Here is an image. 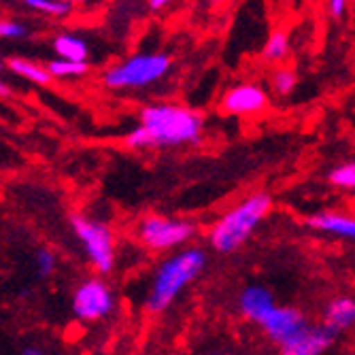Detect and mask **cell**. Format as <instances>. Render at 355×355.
<instances>
[{
	"label": "cell",
	"instance_id": "cb8c5ba5",
	"mask_svg": "<svg viewBox=\"0 0 355 355\" xmlns=\"http://www.w3.org/2000/svg\"><path fill=\"white\" fill-rule=\"evenodd\" d=\"M171 3H168V0H149V3H147V7L151 9V11H159V9H166Z\"/></svg>",
	"mask_w": 355,
	"mask_h": 355
},
{
	"label": "cell",
	"instance_id": "8992f818",
	"mask_svg": "<svg viewBox=\"0 0 355 355\" xmlns=\"http://www.w3.org/2000/svg\"><path fill=\"white\" fill-rule=\"evenodd\" d=\"M193 234H196V225L191 221L166 215H147L137 230L139 241L151 251H171L185 247Z\"/></svg>",
	"mask_w": 355,
	"mask_h": 355
},
{
	"label": "cell",
	"instance_id": "5b68a950",
	"mask_svg": "<svg viewBox=\"0 0 355 355\" xmlns=\"http://www.w3.org/2000/svg\"><path fill=\"white\" fill-rule=\"evenodd\" d=\"M71 228L79 239L89 264L101 275H109L115 266V239L107 223L85 215H71Z\"/></svg>",
	"mask_w": 355,
	"mask_h": 355
},
{
	"label": "cell",
	"instance_id": "484cf974",
	"mask_svg": "<svg viewBox=\"0 0 355 355\" xmlns=\"http://www.w3.org/2000/svg\"><path fill=\"white\" fill-rule=\"evenodd\" d=\"M0 96H5V98H7V96H11V89L7 87L5 81H0Z\"/></svg>",
	"mask_w": 355,
	"mask_h": 355
},
{
	"label": "cell",
	"instance_id": "7c38bea8",
	"mask_svg": "<svg viewBox=\"0 0 355 355\" xmlns=\"http://www.w3.org/2000/svg\"><path fill=\"white\" fill-rule=\"evenodd\" d=\"M306 225L315 232L332 234L343 241H355V215L345 211H319L306 217Z\"/></svg>",
	"mask_w": 355,
	"mask_h": 355
},
{
	"label": "cell",
	"instance_id": "7a4b0ae2",
	"mask_svg": "<svg viewBox=\"0 0 355 355\" xmlns=\"http://www.w3.org/2000/svg\"><path fill=\"white\" fill-rule=\"evenodd\" d=\"M207 266V253L200 247H183L181 251L168 255L155 268L149 292L145 298L147 313H164L183 289H187L200 277Z\"/></svg>",
	"mask_w": 355,
	"mask_h": 355
},
{
	"label": "cell",
	"instance_id": "83f0119b",
	"mask_svg": "<svg viewBox=\"0 0 355 355\" xmlns=\"http://www.w3.org/2000/svg\"><path fill=\"white\" fill-rule=\"evenodd\" d=\"M0 71H3V60H0Z\"/></svg>",
	"mask_w": 355,
	"mask_h": 355
},
{
	"label": "cell",
	"instance_id": "30bf717a",
	"mask_svg": "<svg viewBox=\"0 0 355 355\" xmlns=\"http://www.w3.org/2000/svg\"><path fill=\"white\" fill-rule=\"evenodd\" d=\"M334 345V334L324 326L306 324L298 334L279 345V355H324Z\"/></svg>",
	"mask_w": 355,
	"mask_h": 355
},
{
	"label": "cell",
	"instance_id": "ba28073f",
	"mask_svg": "<svg viewBox=\"0 0 355 355\" xmlns=\"http://www.w3.org/2000/svg\"><path fill=\"white\" fill-rule=\"evenodd\" d=\"M268 105V94L257 83H241L230 87L221 98V109L234 117H251L262 113Z\"/></svg>",
	"mask_w": 355,
	"mask_h": 355
},
{
	"label": "cell",
	"instance_id": "603a6c76",
	"mask_svg": "<svg viewBox=\"0 0 355 355\" xmlns=\"http://www.w3.org/2000/svg\"><path fill=\"white\" fill-rule=\"evenodd\" d=\"M326 9H328V15H330L332 19H340V17L347 13L349 3H347V0H330V3L326 5Z\"/></svg>",
	"mask_w": 355,
	"mask_h": 355
},
{
	"label": "cell",
	"instance_id": "2e32d148",
	"mask_svg": "<svg viewBox=\"0 0 355 355\" xmlns=\"http://www.w3.org/2000/svg\"><path fill=\"white\" fill-rule=\"evenodd\" d=\"M289 51H292V41H289V32L285 28L272 30L264 47H262V58L266 62H283Z\"/></svg>",
	"mask_w": 355,
	"mask_h": 355
},
{
	"label": "cell",
	"instance_id": "3957f363",
	"mask_svg": "<svg viewBox=\"0 0 355 355\" xmlns=\"http://www.w3.org/2000/svg\"><path fill=\"white\" fill-rule=\"evenodd\" d=\"M272 209V196L268 191H253L245 200L223 213L209 230V243L219 253L239 251Z\"/></svg>",
	"mask_w": 355,
	"mask_h": 355
},
{
	"label": "cell",
	"instance_id": "4fadbf2b",
	"mask_svg": "<svg viewBox=\"0 0 355 355\" xmlns=\"http://www.w3.org/2000/svg\"><path fill=\"white\" fill-rule=\"evenodd\" d=\"M321 326L330 334H345L355 328V296H334L321 311Z\"/></svg>",
	"mask_w": 355,
	"mask_h": 355
},
{
	"label": "cell",
	"instance_id": "9c48e42d",
	"mask_svg": "<svg viewBox=\"0 0 355 355\" xmlns=\"http://www.w3.org/2000/svg\"><path fill=\"white\" fill-rule=\"evenodd\" d=\"M306 324H309L306 315L300 309H296V306H279L277 304L275 311L262 321L260 328L266 334V338L279 347L287 338H292L294 334H298Z\"/></svg>",
	"mask_w": 355,
	"mask_h": 355
},
{
	"label": "cell",
	"instance_id": "52a82bcc",
	"mask_svg": "<svg viewBox=\"0 0 355 355\" xmlns=\"http://www.w3.org/2000/svg\"><path fill=\"white\" fill-rule=\"evenodd\" d=\"M73 313L81 321H101L115 309V294L109 283L101 277L85 279L77 285L73 294Z\"/></svg>",
	"mask_w": 355,
	"mask_h": 355
},
{
	"label": "cell",
	"instance_id": "4316f807",
	"mask_svg": "<svg viewBox=\"0 0 355 355\" xmlns=\"http://www.w3.org/2000/svg\"><path fill=\"white\" fill-rule=\"evenodd\" d=\"M209 355H225V353H209Z\"/></svg>",
	"mask_w": 355,
	"mask_h": 355
},
{
	"label": "cell",
	"instance_id": "5bb4252c",
	"mask_svg": "<svg viewBox=\"0 0 355 355\" xmlns=\"http://www.w3.org/2000/svg\"><path fill=\"white\" fill-rule=\"evenodd\" d=\"M53 51L58 53L60 60H69V62H87L89 47L83 39L75 35H60L53 39Z\"/></svg>",
	"mask_w": 355,
	"mask_h": 355
},
{
	"label": "cell",
	"instance_id": "9a60e30c",
	"mask_svg": "<svg viewBox=\"0 0 355 355\" xmlns=\"http://www.w3.org/2000/svg\"><path fill=\"white\" fill-rule=\"evenodd\" d=\"M9 69L19 75L21 79L26 81H32L37 85H49L51 83V73L47 71V67H43V64H37L32 60H24V58H11L9 60Z\"/></svg>",
	"mask_w": 355,
	"mask_h": 355
},
{
	"label": "cell",
	"instance_id": "ffe728a7",
	"mask_svg": "<svg viewBox=\"0 0 355 355\" xmlns=\"http://www.w3.org/2000/svg\"><path fill=\"white\" fill-rule=\"evenodd\" d=\"M328 183L338 189H355V162H343L328 175Z\"/></svg>",
	"mask_w": 355,
	"mask_h": 355
},
{
	"label": "cell",
	"instance_id": "d6986e66",
	"mask_svg": "<svg viewBox=\"0 0 355 355\" xmlns=\"http://www.w3.org/2000/svg\"><path fill=\"white\" fill-rule=\"evenodd\" d=\"M298 85V75L292 69H277L270 77V87L277 96H289Z\"/></svg>",
	"mask_w": 355,
	"mask_h": 355
},
{
	"label": "cell",
	"instance_id": "7402d4cb",
	"mask_svg": "<svg viewBox=\"0 0 355 355\" xmlns=\"http://www.w3.org/2000/svg\"><path fill=\"white\" fill-rule=\"evenodd\" d=\"M28 35V28L13 19H0V39H24Z\"/></svg>",
	"mask_w": 355,
	"mask_h": 355
},
{
	"label": "cell",
	"instance_id": "8fae6325",
	"mask_svg": "<svg viewBox=\"0 0 355 355\" xmlns=\"http://www.w3.org/2000/svg\"><path fill=\"white\" fill-rule=\"evenodd\" d=\"M277 302L268 287L264 285H247L239 294V311L247 321L262 326V321L275 311Z\"/></svg>",
	"mask_w": 355,
	"mask_h": 355
},
{
	"label": "cell",
	"instance_id": "44dd1931",
	"mask_svg": "<svg viewBox=\"0 0 355 355\" xmlns=\"http://www.w3.org/2000/svg\"><path fill=\"white\" fill-rule=\"evenodd\" d=\"M55 270V253L51 249H39L37 251V272L41 279H47Z\"/></svg>",
	"mask_w": 355,
	"mask_h": 355
},
{
	"label": "cell",
	"instance_id": "e0dca14e",
	"mask_svg": "<svg viewBox=\"0 0 355 355\" xmlns=\"http://www.w3.org/2000/svg\"><path fill=\"white\" fill-rule=\"evenodd\" d=\"M47 71L51 73V77H60V79H67V77H83L89 71V64H81V62H69V60H51L47 64Z\"/></svg>",
	"mask_w": 355,
	"mask_h": 355
},
{
	"label": "cell",
	"instance_id": "6da1fadb",
	"mask_svg": "<svg viewBox=\"0 0 355 355\" xmlns=\"http://www.w3.org/2000/svg\"><path fill=\"white\" fill-rule=\"evenodd\" d=\"M205 115L175 103H153L141 109L139 125L125 135L130 149H175L200 145Z\"/></svg>",
	"mask_w": 355,
	"mask_h": 355
},
{
	"label": "cell",
	"instance_id": "d4e9b609",
	"mask_svg": "<svg viewBox=\"0 0 355 355\" xmlns=\"http://www.w3.org/2000/svg\"><path fill=\"white\" fill-rule=\"evenodd\" d=\"M24 355H45L41 349H37V347H26L24 349Z\"/></svg>",
	"mask_w": 355,
	"mask_h": 355
},
{
	"label": "cell",
	"instance_id": "ac0fdd59",
	"mask_svg": "<svg viewBox=\"0 0 355 355\" xmlns=\"http://www.w3.org/2000/svg\"><path fill=\"white\" fill-rule=\"evenodd\" d=\"M26 7L51 17H69L73 11V3H67V0H28Z\"/></svg>",
	"mask_w": 355,
	"mask_h": 355
},
{
	"label": "cell",
	"instance_id": "277c9868",
	"mask_svg": "<svg viewBox=\"0 0 355 355\" xmlns=\"http://www.w3.org/2000/svg\"><path fill=\"white\" fill-rule=\"evenodd\" d=\"M173 69V58L168 53H135L103 73V85L109 89H143L151 87Z\"/></svg>",
	"mask_w": 355,
	"mask_h": 355
}]
</instances>
